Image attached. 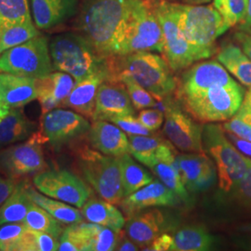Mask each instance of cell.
<instances>
[{"label": "cell", "mask_w": 251, "mask_h": 251, "mask_svg": "<svg viewBox=\"0 0 251 251\" xmlns=\"http://www.w3.org/2000/svg\"><path fill=\"white\" fill-rule=\"evenodd\" d=\"M128 13L129 0H89L81 10L78 26L100 56H121Z\"/></svg>", "instance_id": "obj_1"}, {"label": "cell", "mask_w": 251, "mask_h": 251, "mask_svg": "<svg viewBox=\"0 0 251 251\" xmlns=\"http://www.w3.org/2000/svg\"><path fill=\"white\" fill-rule=\"evenodd\" d=\"M108 59V80L119 81L128 77L157 100L168 98L177 90L178 85L172 70L160 55L152 51H139Z\"/></svg>", "instance_id": "obj_2"}, {"label": "cell", "mask_w": 251, "mask_h": 251, "mask_svg": "<svg viewBox=\"0 0 251 251\" xmlns=\"http://www.w3.org/2000/svg\"><path fill=\"white\" fill-rule=\"evenodd\" d=\"M172 7L196 61L211 57L217 38L228 30L221 14L213 6L172 3Z\"/></svg>", "instance_id": "obj_3"}, {"label": "cell", "mask_w": 251, "mask_h": 251, "mask_svg": "<svg viewBox=\"0 0 251 251\" xmlns=\"http://www.w3.org/2000/svg\"><path fill=\"white\" fill-rule=\"evenodd\" d=\"M50 52L54 70L67 73L75 81L107 67V58L100 56L85 36L77 34L54 36Z\"/></svg>", "instance_id": "obj_4"}, {"label": "cell", "mask_w": 251, "mask_h": 251, "mask_svg": "<svg viewBox=\"0 0 251 251\" xmlns=\"http://www.w3.org/2000/svg\"><path fill=\"white\" fill-rule=\"evenodd\" d=\"M202 144L204 151L215 164L219 188L222 193L229 192L246 175L250 158L235 148L223 126L208 124L203 126Z\"/></svg>", "instance_id": "obj_5"}, {"label": "cell", "mask_w": 251, "mask_h": 251, "mask_svg": "<svg viewBox=\"0 0 251 251\" xmlns=\"http://www.w3.org/2000/svg\"><path fill=\"white\" fill-rule=\"evenodd\" d=\"M76 160L84 179L100 198L119 205L125 195L117 157L84 146L78 150Z\"/></svg>", "instance_id": "obj_6"}, {"label": "cell", "mask_w": 251, "mask_h": 251, "mask_svg": "<svg viewBox=\"0 0 251 251\" xmlns=\"http://www.w3.org/2000/svg\"><path fill=\"white\" fill-rule=\"evenodd\" d=\"M245 90L236 83L233 86H215L204 92L179 97L186 112L202 123L227 121L239 109Z\"/></svg>", "instance_id": "obj_7"}, {"label": "cell", "mask_w": 251, "mask_h": 251, "mask_svg": "<svg viewBox=\"0 0 251 251\" xmlns=\"http://www.w3.org/2000/svg\"><path fill=\"white\" fill-rule=\"evenodd\" d=\"M161 25L149 0H129L123 55L139 51L163 53Z\"/></svg>", "instance_id": "obj_8"}, {"label": "cell", "mask_w": 251, "mask_h": 251, "mask_svg": "<svg viewBox=\"0 0 251 251\" xmlns=\"http://www.w3.org/2000/svg\"><path fill=\"white\" fill-rule=\"evenodd\" d=\"M53 69L48 38L39 35L0 55V73L41 79Z\"/></svg>", "instance_id": "obj_9"}, {"label": "cell", "mask_w": 251, "mask_h": 251, "mask_svg": "<svg viewBox=\"0 0 251 251\" xmlns=\"http://www.w3.org/2000/svg\"><path fill=\"white\" fill-rule=\"evenodd\" d=\"M154 12L161 25L163 54L172 71L187 68L197 62L187 40L182 34L172 3L166 0L152 2Z\"/></svg>", "instance_id": "obj_10"}, {"label": "cell", "mask_w": 251, "mask_h": 251, "mask_svg": "<svg viewBox=\"0 0 251 251\" xmlns=\"http://www.w3.org/2000/svg\"><path fill=\"white\" fill-rule=\"evenodd\" d=\"M33 183L47 197L63 201L81 208L91 198L88 184L77 175L67 170H49L39 172L33 178Z\"/></svg>", "instance_id": "obj_11"}, {"label": "cell", "mask_w": 251, "mask_h": 251, "mask_svg": "<svg viewBox=\"0 0 251 251\" xmlns=\"http://www.w3.org/2000/svg\"><path fill=\"white\" fill-rule=\"evenodd\" d=\"M90 128L89 120L80 114L70 110L53 109L41 116L39 132L46 143L59 151L88 134Z\"/></svg>", "instance_id": "obj_12"}, {"label": "cell", "mask_w": 251, "mask_h": 251, "mask_svg": "<svg viewBox=\"0 0 251 251\" xmlns=\"http://www.w3.org/2000/svg\"><path fill=\"white\" fill-rule=\"evenodd\" d=\"M45 139L39 131L31 135L24 144L0 152V162L5 171L14 179L44 170L45 158L42 144Z\"/></svg>", "instance_id": "obj_13"}, {"label": "cell", "mask_w": 251, "mask_h": 251, "mask_svg": "<svg viewBox=\"0 0 251 251\" xmlns=\"http://www.w3.org/2000/svg\"><path fill=\"white\" fill-rule=\"evenodd\" d=\"M163 131L167 139L183 152H203V126L195 122L190 115L168 103L165 109Z\"/></svg>", "instance_id": "obj_14"}, {"label": "cell", "mask_w": 251, "mask_h": 251, "mask_svg": "<svg viewBox=\"0 0 251 251\" xmlns=\"http://www.w3.org/2000/svg\"><path fill=\"white\" fill-rule=\"evenodd\" d=\"M236 83L219 61L203 62L194 65L183 74L178 98L201 93L215 86H233Z\"/></svg>", "instance_id": "obj_15"}, {"label": "cell", "mask_w": 251, "mask_h": 251, "mask_svg": "<svg viewBox=\"0 0 251 251\" xmlns=\"http://www.w3.org/2000/svg\"><path fill=\"white\" fill-rule=\"evenodd\" d=\"M181 180L190 193L210 188L218 180L215 164L204 152H186L176 155Z\"/></svg>", "instance_id": "obj_16"}, {"label": "cell", "mask_w": 251, "mask_h": 251, "mask_svg": "<svg viewBox=\"0 0 251 251\" xmlns=\"http://www.w3.org/2000/svg\"><path fill=\"white\" fill-rule=\"evenodd\" d=\"M134 114V106L125 85L119 81H104L98 89L91 119L111 121L113 118Z\"/></svg>", "instance_id": "obj_17"}, {"label": "cell", "mask_w": 251, "mask_h": 251, "mask_svg": "<svg viewBox=\"0 0 251 251\" xmlns=\"http://www.w3.org/2000/svg\"><path fill=\"white\" fill-rule=\"evenodd\" d=\"M171 229L168 218L158 208L143 210L127 218L124 231L133 242L146 251L151 243Z\"/></svg>", "instance_id": "obj_18"}, {"label": "cell", "mask_w": 251, "mask_h": 251, "mask_svg": "<svg viewBox=\"0 0 251 251\" xmlns=\"http://www.w3.org/2000/svg\"><path fill=\"white\" fill-rule=\"evenodd\" d=\"M178 198L162 181L153 179L143 188L123 198L119 205L128 218L147 208L174 206L177 204Z\"/></svg>", "instance_id": "obj_19"}, {"label": "cell", "mask_w": 251, "mask_h": 251, "mask_svg": "<svg viewBox=\"0 0 251 251\" xmlns=\"http://www.w3.org/2000/svg\"><path fill=\"white\" fill-rule=\"evenodd\" d=\"M92 148L106 155L119 157L129 152L128 136L114 123L95 120L88 132Z\"/></svg>", "instance_id": "obj_20"}, {"label": "cell", "mask_w": 251, "mask_h": 251, "mask_svg": "<svg viewBox=\"0 0 251 251\" xmlns=\"http://www.w3.org/2000/svg\"><path fill=\"white\" fill-rule=\"evenodd\" d=\"M109 79L108 67L90 75L79 81H75L69 96L64 100L63 107L70 108L73 111L85 117H92L98 89L101 83Z\"/></svg>", "instance_id": "obj_21"}, {"label": "cell", "mask_w": 251, "mask_h": 251, "mask_svg": "<svg viewBox=\"0 0 251 251\" xmlns=\"http://www.w3.org/2000/svg\"><path fill=\"white\" fill-rule=\"evenodd\" d=\"M75 84V79L71 75L61 71L51 73L44 78L37 79V99L41 106V114L45 115L58 106H62Z\"/></svg>", "instance_id": "obj_22"}, {"label": "cell", "mask_w": 251, "mask_h": 251, "mask_svg": "<svg viewBox=\"0 0 251 251\" xmlns=\"http://www.w3.org/2000/svg\"><path fill=\"white\" fill-rule=\"evenodd\" d=\"M33 17L38 29L57 26L74 17L78 0H31Z\"/></svg>", "instance_id": "obj_23"}, {"label": "cell", "mask_w": 251, "mask_h": 251, "mask_svg": "<svg viewBox=\"0 0 251 251\" xmlns=\"http://www.w3.org/2000/svg\"><path fill=\"white\" fill-rule=\"evenodd\" d=\"M0 94L9 107H23L37 99V79L0 73Z\"/></svg>", "instance_id": "obj_24"}, {"label": "cell", "mask_w": 251, "mask_h": 251, "mask_svg": "<svg viewBox=\"0 0 251 251\" xmlns=\"http://www.w3.org/2000/svg\"><path fill=\"white\" fill-rule=\"evenodd\" d=\"M129 154L135 160L150 167L157 158L174 153V145L161 137L151 135H127Z\"/></svg>", "instance_id": "obj_25"}, {"label": "cell", "mask_w": 251, "mask_h": 251, "mask_svg": "<svg viewBox=\"0 0 251 251\" xmlns=\"http://www.w3.org/2000/svg\"><path fill=\"white\" fill-rule=\"evenodd\" d=\"M81 212L89 223L102 225L117 232L125 226V218L122 212L114 204L102 198H90L81 207Z\"/></svg>", "instance_id": "obj_26"}, {"label": "cell", "mask_w": 251, "mask_h": 251, "mask_svg": "<svg viewBox=\"0 0 251 251\" xmlns=\"http://www.w3.org/2000/svg\"><path fill=\"white\" fill-rule=\"evenodd\" d=\"M36 124L20 108H11L0 122V148L28 139L36 132Z\"/></svg>", "instance_id": "obj_27"}, {"label": "cell", "mask_w": 251, "mask_h": 251, "mask_svg": "<svg viewBox=\"0 0 251 251\" xmlns=\"http://www.w3.org/2000/svg\"><path fill=\"white\" fill-rule=\"evenodd\" d=\"M172 251H207L215 247V236L201 225H185L173 231Z\"/></svg>", "instance_id": "obj_28"}, {"label": "cell", "mask_w": 251, "mask_h": 251, "mask_svg": "<svg viewBox=\"0 0 251 251\" xmlns=\"http://www.w3.org/2000/svg\"><path fill=\"white\" fill-rule=\"evenodd\" d=\"M176 152H174L159 157L152 163L149 169L179 199L187 204L190 202V196L180 178L176 163Z\"/></svg>", "instance_id": "obj_29"}, {"label": "cell", "mask_w": 251, "mask_h": 251, "mask_svg": "<svg viewBox=\"0 0 251 251\" xmlns=\"http://www.w3.org/2000/svg\"><path fill=\"white\" fill-rule=\"evenodd\" d=\"M233 214L251 219V159L246 175L220 201Z\"/></svg>", "instance_id": "obj_30"}, {"label": "cell", "mask_w": 251, "mask_h": 251, "mask_svg": "<svg viewBox=\"0 0 251 251\" xmlns=\"http://www.w3.org/2000/svg\"><path fill=\"white\" fill-rule=\"evenodd\" d=\"M27 193L32 202L44 208L50 215L63 223V225H75L84 222V217L77 208L63 201L43 196L35 189L26 184Z\"/></svg>", "instance_id": "obj_31"}, {"label": "cell", "mask_w": 251, "mask_h": 251, "mask_svg": "<svg viewBox=\"0 0 251 251\" xmlns=\"http://www.w3.org/2000/svg\"><path fill=\"white\" fill-rule=\"evenodd\" d=\"M27 182L19 181L12 193L0 206V225L24 223L28 209L33 203L26 190Z\"/></svg>", "instance_id": "obj_32"}, {"label": "cell", "mask_w": 251, "mask_h": 251, "mask_svg": "<svg viewBox=\"0 0 251 251\" xmlns=\"http://www.w3.org/2000/svg\"><path fill=\"white\" fill-rule=\"evenodd\" d=\"M218 61L243 85L251 86V60L233 44L225 46L218 53Z\"/></svg>", "instance_id": "obj_33"}, {"label": "cell", "mask_w": 251, "mask_h": 251, "mask_svg": "<svg viewBox=\"0 0 251 251\" xmlns=\"http://www.w3.org/2000/svg\"><path fill=\"white\" fill-rule=\"evenodd\" d=\"M117 159L119 163L125 198L149 184L154 179L144 167L135 161L129 153H125L117 157Z\"/></svg>", "instance_id": "obj_34"}, {"label": "cell", "mask_w": 251, "mask_h": 251, "mask_svg": "<svg viewBox=\"0 0 251 251\" xmlns=\"http://www.w3.org/2000/svg\"><path fill=\"white\" fill-rule=\"evenodd\" d=\"M31 230L24 223L0 226V251H30Z\"/></svg>", "instance_id": "obj_35"}, {"label": "cell", "mask_w": 251, "mask_h": 251, "mask_svg": "<svg viewBox=\"0 0 251 251\" xmlns=\"http://www.w3.org/2000/svg\"><path fill=\"white\" fill-rule=\"evenodd\" d=\"M24 224L32 230L50 233L57 239H60L64 230L63 223L34 202L28 209Z\"/></svg>", "instance_id": "obj_36"}, {"label": "cell", "mask_w": 251, "mask_h": 251, "mask_svg": "<svg viewBox=\"0 0 251 251\" xmlns=\"http://www.w3.org/2000/svg\"><path fill=\"white\" fill-rule=\"evenodd\" d=\"M27 22H32L28 0H0V32Z\"/></svg>", "instance_id": "obj_37"}, {"label": "cell", "mask_w": 251, "mask_h": 251, "mask_svg": "<svg viewBox=\"0 0 251 251\" xmlns=\"http://www.w3.org/2000/svg\"><path fill=\"white\" fill-rule=\"evenodd\" d=\"M40 35L32 22L14 25L0 32V55L9 49L25 43Z\"/></svg>", "instance_id": "obj_38"}, {"label": "cell", "mask_w": 251, "mask_h": 251, "mask_svg": "<svg viewBox=\"0 0 251 251\" xmlns=\"http://www.w3.org/2000/svg\"><path fill=\"white\" fill-rule=\"evenodd\" d=\"M212 6L221 14L225 25L229 29L245 21L249 0H213Z\"/></svg>", "instance_id": "obj_39"}, {"label": "cell", "mask_w": 251, "mask_h": 251, "mask_svg": "<svg viewBox=\"0 0 251 251\" xmlns=\"http://www.w3.org/2000/svg\"><path fill=\"white\" fill-rule=\"evenodd\" d=\"M225 132L251 141V104L244 97L239 109L223 125Z\"/></svg>", "instance_id": "obj_40"}, {"label": "cell", "mask_w": 251, "mask_h": 251, "mask_svg": "<svg viewBox=\"0 0 251 251\" xmlns=\"http://www.w3.org/2000/svg\"><path fill=\"white\" fill-rule=\"evenodd\" d=\"M119 82L125 85L126 89L127 90V93L135 109L143 110L156 106L157 103L155 98L148 90H145L135 81L128 77H123Z\"/></svg>", "instance_id": "obj_41"}, {"label": "cell", "mask_w": 251, "mask_h": 251, "mask_svg": "<svg viewBox=\"0 0 251 251\" xmlns=\"http://www.w3.org/2000/svg\"><path fill=\"white\" fill-rule=\"evenodd\" d=\"M118 232L108 227L99 225L92 239L90 251H115L117 246Z\"/></svg>", "instance_id": "obj_42"}, {"label": "cell", "mask_w": 251, "mask_h": 251, "mask_svg": "<svg viewBox=\"0 0 251 251\" xmlns=\"http://www.w3.org/2000/svg\"><path fill=\"white\" fill-rule=\"evenodd\" d=\"M112 123L120 127L127 135H151L152 131L146 128L133 115L115 117L111 120Z\"/></svg>", "instance_id": "obj_43"}, {"label": "cell", "mask_w": 251, "mask_h": 251, "mask_svg": "<svg viewBox=\"0 0 251 251\" xmlns=\"http://www.w3.org/2000/svg\"><path fill=\"white\" fill-rule=\"evenodd\" d=\"M139 121L148 128L150 131L157 130L164 122V114L160 110L155 109H143L138 116Z\"/></svg>", "instance_id": "obj_44"}, {"label": "cell", "mask_w": 251, "mask_h": 251, "mask_svg": "<svg viewBox=\"0 0 251 251\" xmlns=\"http://www.w3.org/2000/svg\"><path fill=\"white\" fill-rule=\"evenodd\" d=\"M35 243L36 251H56L59 250V239L50 233L35 231Z\"/></svg>", "instance_id": "obj_45"}, {"label": "cell", "mask_w": 251, "mask_h": 251, "mask_svg": "<svg viewBox=\"0 0 251 251\" xmlns=\"http://www.w3.org/2000/svg\"><path fill=\"white\" fill-rule=\"evenodd\" d=\"M17 184L16 179L9 176L3 169L0 162V206L9 198Z\"/></svg>", "instance_id": "obj_46"}, {"label": "cell", "mask_w": 251, "mask_h": 251, "mask_svg": "<svg viewBox=\"0 0 251 251\" xmlns=\"http://www.w3.org/2000/svg\"><path fill=\"white\" fill-rule=\"evenodd\" d=\"M172 248H173L172 234L164 233H162L161 235H159L155 240H153L146 251H172Z\"/></svg>", "instance_id": "obj_47"}, {"label": "cell", "mask_w": 251, "mask_h": 251, "mask_svg": "<svg viewBox=\"0 0 251 251\" xmlns=\"http://www.w3.org/2000/svg\"><path fill=\"white\" fill-rule=\"evenodd\" d=\"M226 135L239 152L244 154L246 157L251 159V141L245 140L238 136H235L228 132H226Z\"/></svg>", "instance_id": "obj_48"}, {"label": "cell", "mask_w": 251, "mask_h": 251, "mask_svg": "<svg viewBox=\"0 0 251 251\" xmlns=\"http://www.w3.org/2000/svg\"><path fill=\"white\" fill-rule=\"evenodd\" d=\"M139 247L135 244L125 231L120 230L117 236V246L115 251H139Z\"/></svg>", "instance_id": "obj_49"}, {"label": "cell", "mask_w": 251, "mask_h": 251, "mask_svg": "<svg viewBox=\"0 0 251 251\" xmlns=\"http://www.w3.org/2000/svg\"><path fill=\"white\" fill-rule=\"evenodd\" d=\"M239 37L244 53L251 60V30L244 31V34H241Z\"/></svg>", "instance_id": "obj_50"}, {"label": "cell", "mask_w": 251, "mask_h": 251, "mask_svg": "<svg viewBox=\"0 0 251 251\" xmlns=\"http://www.w3.org/2000/svg\"><path fill=\"white\" fill-rule=\"evenodd\" d=\"M234 245L242 251H251V233L247 235L237 236L233 239Z\"/></svg>", "instance_id": "obj_51"}, {"label": "cell", "mask_w": 251, "mask_h": 251, "mask_svg": "<svg viewBox=\"0 0 251 251\" xmlns=\"http://www.w3.org/2000/svg\"><path fill=\"white\" fill-rule=\"evenodd\" d=\"M251 29V0H249V8H248V13L245 21L241 25V30L242 31H249Z\"/></svg>", "instance_id": "obj_52"}, {"label": "cell", "mask_w": 251, "mask_h": 251, "mask_svg": "<svg viewBox=\"0 0 251 251\" xmlns=\"http://www.w3.org/2000/svg\"><path fill=\"white\" fill-rule=\"evenodd\" d=\"M11 108L9 107L2 100L1 94H0V122L8 116Z\"/></svg>", "instance_id": "obj_53"}, {"label": "cell", "mask_w": 251, "mask_h": 251, "mask_svg": "<svg viewBox=\"0 0 251 251\" xmlns=\"http://www.w3.org/2000/svg\"><path fill=\"white\" fill-rule=\"evenodd\" d=\"M187 4H193V5H202L204 3H207L211 0H183Z\"/></svg>", "instance_id": "obj_54"}, {"label": "cell", "mask_w": 251, "mask_h": 251, "mask_svg": "<svg viewBox=\"0 0 251 251\" xmlns=\"http://www.w3.org/2000/svg\"><path fill=\"white\" fill-rule=\"evenodd\" d=\"M239 230L243 232V233H251V223H249V224H245V225H243L242 226H240L239 227Z\"/></svg>", "instance_id": "obj_55"}, {"label": "cell", "mask_w": 251, "mask_h": 251, "mask_svg": "<svg viewBox=\"0 0 251 251\" xmlns=\"http://www.w3.org/2000/svg\"><path fill=\"white\" fill-rule=\"evenodd\" d=\"M245 98L250 101L251 104V86H250V90L247 91V93L245 94Z\"/></svg>", "instance_id": "obj_56"}, {"label": "cell", "mask_w": 251, "mask_h": 251, "mask_svg": "<svg viewBox=\"0 0 251 251\" xmlns=\"http://www.w3.org/2000/svg\"><path fill=\"white\" fill-rule=\"evenodd\" d=\"M149 1H151V2H155V1H159V0H149ZM166 1H169V0H166Z\"/></svg>", "instance_id": "obj_57"}]
</instances>
